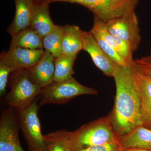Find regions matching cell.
I'll return each mask as SVG.
<instances>
[{
	"label": "cell",
	"instance_id": "6da1fadb",
	"mask_svg": "<svg viewBox=\"0 0 151 151\" xmlns=\"http://www.w3.org/2000/svg\"><path fill=\"white\" fill-rule=\"evenodd\" d=\"M131 67L119 66L113 77L116 97L113 110L108 117L119 137L142 125L140 101L132 81Z\"/></svg>",
	"mask_w": 151,
	"mask_h": 151
},
{
	"label": "cell",
	"instance_id": "7a4b0ae2",
	"mask_svg": "<svg viewBox=\"0 0 151 151\" xmlns=\"http://www.w3.org/2000/svg\"><path fill=\"white\" fill-rule=\"evenodd\" d=\"M110 119L102 117L81 126L74 132H67L70 151H77L91 146L118 141Z\"/></svg>",
	"mask_w": 151,
	"mask_h": 151
},
{
	"label": "cell",
	"instance_id": "3957f363",
	"mask_svg": "<svg viewBox=\"0 0 151 151\" xmlns=\"http://www.w3.org/2000/svg\"><path fill=\"white\" fill-rule=\"evenodd\" d=\"M11 90L7 94L6 101L11 107L17 111L24 109L40 95L42 88L31 77L29 69L13 71Z\"/></svg>",
	"mask_w": 151,
	"mask_h": 151
},
{
	"label": "cell",
	"instance_id": "277c9868",
	"mask_svg": "<svg viewBox=\"0 0 151 151\" xmlns=\"http://www.w3.org/2000/svg\"><path fill=\"white\" fill-rule=\"evenodd\" d=\"M98 93L96 89L82 85L72 77L65 81H53L42 89L39 105L63 104L77 96L96 95Z\"/></svg>",
	"mask_w": 151,
	"mask_h": 151
},
{
	"label": "cell",
	"instance_id": "5b68a950",
	"mask_svg": "<svg viewBox=\"0 0 151 151\" xmlns=\"http://www.w3.org/2000/svg\"><path fill=\"white\" fill-rule=\"evenodd\" d=\"M50 4L56 2L74 3L84 6L94 16L106 22L135 9L139 0H38Z\"/></svg>",
	"mask_w": 151,
	"mask_h": 151
},
{
	"label": "cell",
	"instance_id": "8992f818",
	"mask_svg": "<svg viewBox=\"0 0 151 151\" xmlns=\"http://www.w3.org/2000/svg\"><path fill=\"white\" fill-rule=\"evenodd\" d=\"M36 100L24 109L18 111L17 118L30 151H47L46 142L41 130Z\"/></svg>",
	"mask_w": 151,
	"mask_h": 151
},
{
	"label": "cell",
	"instance_id": "52a82bcc",
	"mask_svg": "<svg viewBox=\"0 0 151 151\" xmlns=\"http://www.w3.org/2000/svg\"><path fill=\"white\" fill-rule=\"evenodd\" d=\"M109 32L121 39L129 45L133 53L138 49L141 41L140 29L135 9L105 22Z\"/></svg>",
	"mask_w": 151,
	"mask_h": 151
},
{
	"label": "cell",
	"instance_id": "ba28073f",
	"mask_svg": "<svg viewBox=\"0 0 151 151\" xmlns=\"http://www.w3.org/2000/svg\"><path fill=\"white\" fill-rule=\"evenodd\" d=\"M131 68L132 81L140 101L142 125L151 129V77L134 63Z\"/></svg>",
	"mask_w": 151,
	"mask_h": 151
},
{
	"label": "cell",
	"instance_id": "9c48e42d",
	"mask_svg": "<svg viewBox=\"0 0 151 151\" xmlns=\"http://www.w3.org/2000/svg\"><path fill=\"white\" fill-rule=\"evenodd\" d=\"M17 116L12 110L5 111L0 120V151H25L19 139Z\"/></svg>",
	"mask_w": 151,
	"mask_h": 151
},
{
	"label": "cell",
	"instance_id": "30bf717a",
	"mask_svg": "<svg viewBox=\"0 0 151 151\" xmlns=\"http://www.w3.org/2000/svg\"><path fill=\"white\" fill-rule=\"evenodd\" d=\"M82 50L87 52L96 67L105 75L114 77L120 65L107 55L89 32L82 31Z\"/></svg>",
	"mask_w": 151,
	"mask_h": 151
},
{
	"label": "cell",
	"instance_id": "8fae6325",
	"mask_svg": "<svg viewBox=\"0 0 151 151\" xmlns=\"http://www.w3.org/2000/svg\"><path fill=\"white\" fill-rule=\"evenodd\" d=\"M44 52L43 49L10 47L8 51L1 55L0 62L12 68L14 71L29 69L38 62Z\"/></svg>",
	"mask_w": 151,
	"mask_h": 151
},
{
	"label": "cell",
	"instance_id": "7c38bea8",
	"mask_svg": "<svg viewBox=\"0 0 151 151\" xmlns=\"http://www.w3.org/2000/svg\"><path fill=\"white\" fill-rule=\"evenodd\" d=\"M93 26L90 32L103 39L109 46L114 49L130 67L134 64L133 52L129 45L121 39L109 32L105 22L94 16Z\"/></svg>",
	"mask_w": 151,
	"mask_h": 151
},
{
	"label": "cell",
	"instance_id": "4fadbf2b",
	"mask_svg": "<svg viewBox=\"0 0 151 151\" xmlns=\"http://www.w3.org/2000/svg\"><path fill=\"white\" fill-rule=\"evenodd\" d=\"M55 57L45 50L38 62L29 68L31 77L42 89L54 81Z\"/></svg>",
	"mask_w": 151,
	"mask_h": 151
},
{
	"label": "cell",
	"instance_id": "5bb4252c",
	"mask_svg": "<svg viewBox=\"0 0 151 151\" xmlns=\"http://www.w3.org/2000/svg\"><path fill=\"white\" fill-rule=\"evenodd\" d=\"M49 4L46 2L35 0L30 27L35 31L42 38L51 32L56 26L50 18Z\"/></svg>",
	"mask_w": 151,
	"mask_h": 151
},
{
	"label": "cell",
	"instance_id": "9a60e30c",
	"mask_svg": "<svg viewBox=\"0 0 151 151\" xmlns=\"http://www.w3.org/2000/svg\"><path fill=\"white\" fill-rule=\"evenodd\" d=\"M14 1L15 14L7 29L8 32L12 36L30 27L35 4V0H14Z\"/></svg>",
	"mask_w": 151,
	"mask_h": 151
},
{
	"label": "cell",
	"instance_id": "2e32d148",
	"mask_svg": "<svg viewBox=\"0 0 151 151\" xmlns=\"http://www.w3.org/2000/svg\"><path fill=\"white\" fill-rule=\"evenodd\" d=\"M118 141L122 149L137 148L151 150V129L139 125L125 134L119 136Z\"/></svg>",
	"mask_w": 151,
	"mask_h": 151
},
{
	"label": "cell",
	"instance_id": "e0dca14e",
	"mask_svg": "<svg viewBox=\"0 0 151 151\" xmlns=\"http://www.w3.org/2000/svg\"><path fill=\"white\" fill-rule=\"evenodd\" d=\"M82 31L80 27L77 26H64L62 54H78L82 50Z\"/></svg>",
	"mask_w": 151,
	"mask_h": 151
},
{
	"label": "cell",
	"instance_id": "ac0fdd59",
	"mask_svg": "<svg viewBox=\"0 0 151 151\" xmlns=\"http://www.w3.org/2000/svg\"><path fill=\"white\" fill-rule=\"evenodd\" d=\"M10 47H20L31 50L42 49V38L29 27L12 36Z\"/></svg>",
	"mask_w": 151,
	"mask_h": 151
},
{
	"label": "cell",
	"instance_id": "d6986e66",
	"mask_svg": "<svg viewBox=\"0 0 151 151\" xmlns=\"http://www.w3.org/2000/svg\"><path fill=\"white\" fill-rule=\"evenodd\" d=\"M77 54H62L55 58L54 81H65L72 77L73 65Z\"/></svg>",
	"mask_w": 151,
	"mask_h": 151
},
{
	"label": "cell",
	"instance_id": "ffe728a7",
	"mask_svg": "<svg viewBox=\"0 0 151 151\" xmlns=\"http://www.w3.org/2000/svg\"><path fill=\"white\" fill-rule=\"evenodd\" d=\"M64 34V26L56 25L54 29L42 38L45 50L50 52L55 58L62 54V45Z\"/></svg>",
	"mask_w": 151,
	"mask_h": 151
},
{
	"label": "cell",
	"instance_id": "44dd1931",
	"mask_svg": "<svg viewBox=\"0 0 151 151\" xmlns=\"http://www.w3.org/2000/svg\"><path fill=\"white\" fill-rule=\"evenodd\" d=\"M67 130H59L44 135L47 151H70L67 141Z\"/></svg>",
	"mask_w": 151,
	"mask_h": 151
},
{
	"label": "cell",
	"instance_id": "7402d4cb",
	"mask_svg": "<svg viewBox=\"0 0 151 151\" xmlns=\"http://www.w3.org/2000/svg\"><path fill=\"white\" fill-rule=\"evenodd\" d=\"M92 35L94 37V38L97 41V43L103 50V51L105 52V54L115 63L120 66H129L127 62L118 54V52L114 49L109 46L103 39L101 38L99 36L97 35L92 34Z\"/></svg>",
	"mask_w": 151,
	"mask_h": 151
},
{
	"label": "cell",
	"instance_id": "603a6c76",
	"mask_svg": "<svg viewBox=\"0 0 151 151\" xmlns=\"http://www.w3.org/2000/svg\"><path fill=\"white\" fill-rule=\"evenodd\" d=\"M14 70L8 65L0 62V95L3 96L6 92L9 74Z\"/></svg>",
	"mask_w": 151,
	"mask_h": 151
},
{
	"label": "cell",
	"instance_id": "cb8c5ba5",
	"mask_svg": "<svg viewBox=\"0 0 151 151\" xmlns=\"http://www.w3.org/2000/svg\"><path fill=\"white\" fill-rule=\"evenodd\" d=\"M122 148L119 141L91 146L77 151H121Z\"/></svg>",
	"mask_w": 151,
	"mask_h": 151
},
{
	"label": "cell",
	"instance_id": "d4e9b609",
	"mask_svg": "<svg viewBox=\"0 0 151 151\" xmlns=\"http://www.w3.org/2000/svg\"><path fill=\"white\" fill-rule=\"evenodd\" d=\"M134 63L146 71L151 77V55L135 60Z\"/></svg>",
	"mask_w": 151,
	"mask_h": 151
},
{
	"label": "cell",
	"instance_id": "484cf974",
	"mask_svg": "<svg viewBox=\"0 0 151 151\" xmlns=\"http://www.w3.org/2000/svg\"><path fill=\"white\" fill-rule=\"evenodd\" d=\"M121 151H151V150H146V149L137 148H130L122 149Z\"/></svg>",
	"mask_w": 151,
	"mask_h": 151
}]
</instances>
